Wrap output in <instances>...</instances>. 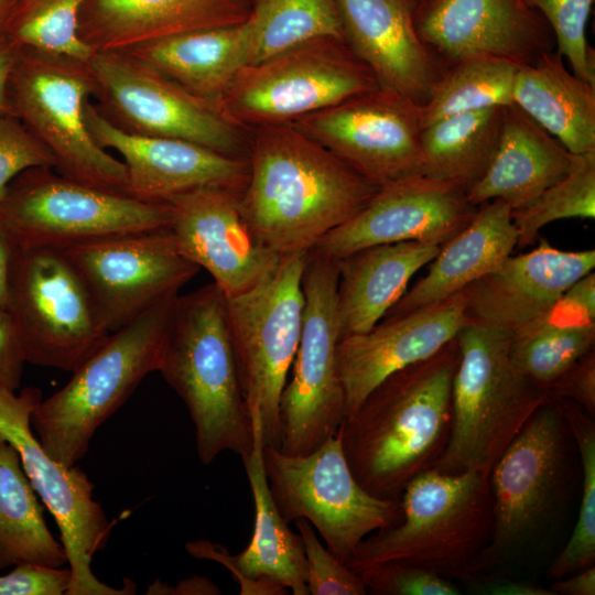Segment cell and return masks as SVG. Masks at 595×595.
<instances>
[{
    "label": "cell",
    "instance_id": "cell-1",
    "mask_svg": "<svg viewBox=\"0 0 595 595\" xmlns=\"http://www.w3.org/2000/svg\"><path fill=\"white\" fill-rule=\"evenodd\" d=\"M248 163L240 213L281 259L310 252L379 188L292 123L257 128Z\"/></svg>",
    "mask_w": 595,
    "mask_h": 595
},
{
    "label": "cell",
    "instance_id": "cell-2",
    "mask_svg": "<svg viewBox=\"0 0 595 595\" xmlns=\"http://www.w3.org/2000/svg\"><path fill=\"white\" fill-rule=\"evenodd\" d=\"M458 360L455 337L433 356L390 374L342 422L350 470L371 495L400 499L410 480L434 468L451 434Z\"/></svg>",
    "mask_w": 595,
    "mask_h": 595
},
{
    "label": "cell",
    "instance_id": "cell-3",
    "mask_svg": "<svg viewBox=\"0 0 595 595\" xmlns=\"http://www.w3.org/2000/svg\"><path fill=\"white\" fill-rule=\"evenodd\" d=\"M158 371L184 402L199 461L251 452L253 432L228 326L225 295L214 283L180 295Z\"/></svg>",
    "mask_w": 595,
    "mask_h": 595
},
{
    "label": "cell",
    "instance_id": "cell-4",
    "mask_svg": "<svg viewBox=\"0 0 595 595\" xmlns=\"http://www.w3.org/2000/svg\"><path fill=\"white\" fill-rule=\"evenodd\" d=\"M488 475L432 468L405 486L401 519L365 538L347 565L358 570L388 561L419 564L444 577L472 575L493 527Z\"/></svg>",
    "mask_w": 595,
    "mask_h": 595
},
{
    "label": "cell",
    "instance_id": "cell-5",
    "mask_svg": "<svg viewBox=\"0 0 595 595\" xmlns=\"http://www.w3.org/2000/svg\"><path fill=\"white\" fill-rule=\"evenodd\" d=\"M512 334L468 320L456 335L452 428L434 466L440 473L489 474L530 416L550 399L510 358Z\"/></svg>",
    "mask_w": 595,
    "mask_h": 595
},
{
    "label": "cell",
    "instance_id": "cell-6",
    "mask_svg": "<svg viewBox=\"0 0 595 595\" xmlns=\"http://www.w3.org/2000/svg\"><path fill=\"white\" fill-rule=\"evenodd\" d=\"M178 294L169 296L110 333L72 372L69 381L33 409L30 421L45 452L74 466L97 429L158 371Z\"/></svg>",
    "mask_w": 595,
    "mask_h": 595
},
{
    "label": "cell",
    "instance_id": "cell-7",
    "mask_svg": "<svg viewBox=\"0 0 595 595\" xmlns=\"http://www.w3.org/2000/svg\"><path fill=\"white\" fill-rule=\"evenodd\" d=\"M569 435L559 402L550 397L491 467V534L472 575L502 566L545 533L565 497Z\"/></svg>",
    "mask_w": 595,
    "mask_h": 595
},
{
    "label": "cell",
    "instance_id": "cell-8",
    "mask_svg": "<svg viewBox=\"0 0 595 595\" xmlns=\"http://www.w3.org/2000/svg\"><path fill=\"white\" fill-rule=\"evenodd\" d=\"M96 85L88 61L19 48L9 96L13 115L48 150L58 174L126 193L123 162L91 136L86 105Z\"/></svg>",
    "mask_w": 595,
    "mask_h": 595
},
{
    "label": "cell",
    "instance_id": "cell-9",
    "mask_svg": "<svg viewBox=\"0 0 595 595\" xmlns=\"http://www.w3.org/2000/svg\"><path fill=\"white\" fill-rule=\"evenodd\" d=\"M0 221L17 248L65 249L123 234L169 228L172 207L29 169L10 184Z\"/></svg>",
    "mask_w": 595,
    "mask_h": 595
},
{
    "label": "cell",
    "instance_id": "cell-10",
    "mask_svg": "<svg viewBox=\"0 0 595 595\" xmlns=\"http://www.w3.org/2000/svg\"><path fill=\"white\" fill-rule=\"evenodd\" d=\"M377 87L344 40L316 37L242 67L218 108L239 128L285 125Z\"/></svg>",
    "mask_w": 595,
    "mask_h": 595
},
{
    "label": "cell",
    "instance_id": "cell-11",
    "mask_svg": "<svg viewBox=\"0 0 595 595\" xmlns=\"http://www.w3.org/2000/svg\"><path fill=\"white\" fill-rule=\"evenodd\" d=\"M263 463L282 518L288 523L307 520L346 565L365 538L401 519L400 499L374 496L357 482L338 431L305 455H289L277 446L263 445Z\"/></svg>",
    "mask_w": 595,
    "mask_h": 595
},
{
    "label": "cell",
    "instance_id": "cell-12",
    "mask_svg": "<svg viewBox=\"0 0 595 595\" xmlns=\"http://www.w3.org/2000/svg\"><path fill=\"white\" fill-rule=\"evenodd\" d=\"M337 286L338 260L307 252L301 337L279 407L278 448L289 455L316 450L337 433L345 419L336 364L340 340Z\"/></svg>",
    "mask_w": 595,
    "mask_h": 595
},
{
    "label": "cell",
    "instance_id": "cell-13",
    "mask_svg": "<svg viewBox=\"0 0 595 595\" xmlns=\"http://www.w3.org/2000/svg\"><path fill=\"white\" fill-rule=\"evenodd\" d=\"M307 253L281 260L252 289L225 296L226 313L244 397L260 418L264 445L279 444V407L300 343Z\"/></svg>",
    "mask_w": 595,
    "mask_h": 595
},
{
    "label": "cell",
    "instance_id": "cell-14",
    "mask_svg": "<svg viewBox=\"0 0 595 595\" xmlns=\"http://www.w3.org/2000/svg\"><path fill=\"white\" fill-rule=\"evenodd\" d=\"M8 311L25 361L76 369L110 334L77 270L62 250L17 248Z\"/></svg>",
    "mask_w": 595,
    "mask_h": 595
},
{
    "label": "cell",
    "instance_id": "cell-15",
    "mask_svg": "<svg viewBox=\"0 0 595 595\" xmlns=\"http://www.w3.org/2000/svg\"><path fill=\"white\" fill-rule=\"evenodd\" d=\"M41 400L39 388L26 387L15 393L0 386V437L19 453L33 489L60 529L73 575L66 595L134 594L132 581L116 588L99 581L91 570L93 558L106 547L112 524L94 499V484L86 473L53 459L33 433L30 416Z\"/></svg>",
    "mask_w": 595,
    "mask_h": 595
},
{
    "label": "cell",
    "instance_id": "cell-16",
    "mask_svg": "<svg viewBox=\"0 0 595 595\" xmlns=\"http://www.w3.org/2000/svg\"><path fill=\"white\" fill-rule=\"evenodd\" d=\"M88 65L96 85L94 104L119 129L181 139L242 158L239 127L217 106L192 95L140 58L126 51L94 52Z\"/></svg>",
    "mask_w": 595,
    "mask_h": 595
},
{
    "label": "cell",
    "instance_id": "cell-17",
    "mask_svg": "<svg viewBox=\"0 0 595 595\" xmlns=\"http://www.w3.org/2000/svg\"><path fill=\"white\" fill-rule=\"evenodd\" d=\"M371 184L424 175L421 105L377 87L293 122Z\"/></svg>",
    "mask_w": 595,
    "mask_h": 595
},
{
    "label": "cell",
    "instance_id": "cell-18",
    "mask_svg": "<svg viewBox=\"0 0 595 595\" xmlns=\"http://www.w3.org/2000/svg\"><path fill=\"white\" fill-rule=\"evenodd\" d=\"M83 279L109 333L175 294L201 268L169 228L100 238L62 249Z\"/></svg>",
    "mask_w": 595,
    "mask_h": 595
},
{
    "label": "cell",
    "instance_id": "cell-19",
    "mask_svg": "<svg viewBox=\"0 0 595 595\" xmlns=\"http://www.w3.org/2000/svg\"><path fill=\"white\" fill-rule=\"evenodd\" d=\"M478 207L455 185L413 175L379 187L359 213L312 250L339 260L381 244L420 241L442 247L468 225Z\"/></svg>",
    "mask_w": 595,
    "mask_h": 595
},
{
    "label": "cell",
    "instance_id": "cell-20",
    "mask_svg": "<svg viewBox=\"0 0 595 595\" xmlns=\"http://www.w3.org/2000/svg\"><path fill=\"white\" fill-rule=\"evenodd\" d=\"M241 191L205 186L172 197L170 230L180 252L205 269L225 296L270 277L281 258L263 247L239 209Z\"/></svg>",
    "mask_w": 595,
    "mask_h": 595
},
{
    "label": "cell",
    "instance_id": "cell-21",
    "mask_svg": "<svg viewBox=\"0 0 595 595\" xmlns=\"http://www.w3.org/2000/svg\"><path fill=\"white\" fill-rule=\"evenodd\" d=\"M414 24L443 62L490 55L531 64L555 45L543 17L524 0H418Z\"/></svg>",
    "mask_w": 595,
    "mask_h": 595
},
{
    "label": "cell",
    "instance_id": "cell-22",
    "mask_svg": "<svg viewBox=\"0 0 595 595\" xmlns=\"http://www.w3.org/2000/svg\"><path fill=\"white\" fill-rule=\"evenodd\" d=\"M93 138L121 158L127 171L126 193L149 202L205 186L242 191L249 174L248 159L229 156L199 144L173 138L123 131L107 120L93 100L85 109Z\"/></svg>",
    "mask_w": 595,
    "mask_h": 595
},
{
    "label": "cell",
    "instance_id": "cell-23",
    "mask_svg": "<svg viewBox=\"0 0 595 595\" xmlns=\"http://www.w3.org/2000/svg\"><path fill=\"white\" fill-rule=\"evenodd\" d=\"M253 444L241 457L255 505V524L247 548L231 555L223 545L208 540L185 544L195 559L212 560L227 567L240 585V595H310L306 559L299 533L289 528L271 496L263 463L261 421L250 411Z\"/></svg>",
    "mask_w": 595,
    "mask_h": 595
},
{
    "label": "cell",
    "instance_id": "cell-24",
    "mask_svg": "<svg viewBox=\"0 0 595 595\" xmlns=\"http://www.w3.org/2000/svg\"><path fill=\"white\" fill-rule=\"evenodd\" d=\"M468 321L462 292L415 311L383 317L370 331L343 337L336 350L345 418L390 374L424 360Z\"/></svg>",
    "mask_w": 595,
    "mask_h": 595
},
{
    "label": "cell",
    "instance_id": "cell-25",
    "mask_svg": "<svg viewBox=\"0 0 595 595\" xmlns=\"http://www.w3.org/2000/svg\"><path fill=\"white\" fill-rule=\"evenodd\" d=\"M594 268V249L561 250L542 239L539 247L510 255L462 291L467 317L513 334L547 315Z\"/></svg>",
    "mask_w": 595,
    "mask_h": 595
},
{
    "label": "cell",
    "instance_id": "cell-26",
    "mask_svg": "<svg viewBox=\"0 0 595 595\" xmlns=\"http://www.w3.org/2000/svg\"><path fill=\"white\" fill-rule=\"evenodd\" d=\"M344 41L378 86L423 105L446 66L419 36L418 0H336Z\"/></svg>",
    "mask_w": 595,
    "mask_h": 595
},
{
    "label": "cell",
    "instance_id": "cell-27",
    "mask_svg": "<svg viewBox=\"0 0 595 595\" xmlns=\"http://www.w3.org/2000/svg\"><path fill=\"white\" fill-rule=\"evenodd\" d=\"M249 0H87L79 33L94 52L127 51L194 30L244 22Z\"/></svg>",
    "mask_w": 595,
    "mask_h": 595
},
{
    "label": "cell",
    "instance_id": "cell-28",
    "mask_svg": "<svg viewBox=\"0 0 595 595\" xmlns=\"http://www.w3.org/2000/svg\"><path fill=\"white\" fill-rule=\"evenodd\" d=\"M573 162V153L516 105H510L504 108L494 158L466 196L475 206L501 199L511 210L520 209L563 178Z\"/></svg>",
    "mask_w": 595,
    "mask_h": 595
},
{
    "label": "cell",
    "instance_id": "cell-29",
    "mask_svg": "<svg viewBox=\"0 0 595 595\" xmlns=\"http://www.w3.org/2000/svg\"><path fill=\"white\" fill-rule=\"evenodd\" d=\"M511 212L501 199L479 205L468 225L441 247L429 272L405 291L385 317L446 300L497 268L517 246Z\"/></svg>",
    "mask_w": 595,
    "mask_h": 595
},
{
    "label": "cell",
    "instance_id": "cell-30",
    "mask_svg": "<svg viewBox=\"0 0 595 595\" xmlns=\"http://www.w3.org/2000/svg\"><path fill=\"white\" fill-rule=\"evenodd\" d=\"M441 246L399 241L359 249L338 260L340 339L370 331L405 293L411 278Z\"/></svg>",
    "mask_w": 595,
    "mask_h": 595
},
{
    "label": "cell",
    "instance_id": "cell-31",
    "mask_svg": "<svg viewBox=\"0 0 595 595\" xmlns=\"http://www.w3.org/2000/svg\"><path fill=\"white\" fill-rule=\"evenodd\" d=\"M246 20L167 36L126 52L192 95L218 107L237 73L250 63V35Z\"/></svg>",
    "mask_w": 595,
    "mask_h": 595
},
{
    "label": "cell",
    "instance_id": "cell-32",
    "mask_svg": "<svg viewBox=\"0 0 595 595\" xmlns=\"http://www.w3.org/2000/svg\"><path fill=\"white\" fill-rule=\"evenodd\" d=\"M512 101L573 154L595 151V86L548 51L517 69Z\"/></svg>",
    "mask_w": 595,
    "mask_h": 595
},
{
    "label": "cell",
    "instance_id": "cell-33",
    "mask_svg": "<svg viewBox=\"0 0 595 595\" xmlns=\"http://www.w3.org/2000/svg\"><path fill=\"white\" fill-rule=\"evenodd\" d=\"M594 343L595 285L582 279L547 315L512 334L509 353L522 375L549 391Z\"/></svg>",
    "mask_w": 595,
    "mask_h": 595
},
{
    "label": "cell",
    "instance_id": "cell-34",
    "mask_svg": "<svg viewBox=\"0 0 595 595\" xmlns=\"http://www.w3.org/2000/svg\"><path fill=\"white\" fill-rule=\"evenodd\" d=\"M505 107L457 113L425 126L421 133L424 175L467 192L496 152Z\"/></svg>",
    "mask_w": 595,
    "mask_h": 595
},
{
    "label": "cell",
    "instance_id": "cell-35",
    "mask_svg": "<svg viewBox=\"0 0 595 595\" xmlns=\"http://www.w3.org/2000/svg\"><path fill=\"white\" fill-rule=\"evenodd\" d=\"M23 562L62 567L67 559L45 523L19 453L0 437V570Z\"/></svg>",
    "mask_w": 595,
    "mask_h": 595
},
{
    "label": "cell",
    "instance_id": "cell-36",
    "mask_svg": "<svg viewBox=\"0 0 595 595\" xmlns=\"http://www.w3.org/2000/svg\"><path fill=\"white\" fill-rule=\"evenodd\" d=\"M518 67L511 61L490 55H473L451 63L421 105L423 128L444 117L513 105Z\"/></svg>",
    "mask_w": 595,
    "mask_h": 595
},
{
    "label": "cell",
    "instance_id": "cell-37",
    "mask_svg": "<svg viewBox=\"0 0 595 595\" xmlns=\"http://www.w3.org/2000/svg\"><path fill=\"white\" fill-rule=\"evenodd\" d=\"M246 22L249 65L316 37L344 40L336 0H251Z\"/></svg>",
    "mask_w": 595,
    "mask_h": 595
},
{
    "label": "cell",
    "instance_id": "cell-38",
    "mask_svg": "<svg viewBox=\"0 0 595 595\" xmlns=\"http://www.w3.org/2000/svg\"><path fill=\"white\" fill-rule=\"evenodd\" d=\"M558 400L578 452L582 467V498L572 534L550 564L548 580H559L594 565L595 561V423L592 414L571 400Z\"/></svg>",
    "mask_w": 595,
    "mask_h": 595
},
{
    "label": "cell",
    "instance_id": "cell-39",
    "mask_svg": "<svg viewBox=\"0 0 595 595\" xmlns=\"http://www.w3.org/2000/svg\"><path fill=\"white\" fill-rule=\"evenodd\" d=\"M87 0H19L6 37L19 48L87 62L94 51L79 33Z\"/></svg>",
    "mask_w": 595,
    "mask_h": 595
},
{
    "label": "cell",
    "instance_id": "cell-40",
    "mask_svg": "<svg viewBox=\"0 0 595 595\" xmlns=\"http://www.w3.org/2000/svg\"><path fill=\"white\" fill-rule=\"evenodd\" d=\"M517 249L538 240L548 224L566 218L595 217V151L574 154L570 172L529 205L511 212Z\"/></svg>",
    "mask_w": 595,
    "mask_h": 595
},
{
    "label": "cell",
    "instance_id": "cell-41",
    "mask_svg": "<svg viewBox=\"0 0 595 595\" xmlns=\"http://www.w3.org/2000/svg\"><path fill=\"white\" fill-rule=\"evenodd\" d=\"M547 21L556 52L574 75L595 86V55L586 40V24L594 0H524Z\"/></svg>",
    "mask_w": 595,
    "mask_h": 595
},
{
    "label": "cell",
    "instance_id": "cell-42",
    "mask_svg": "<svg viewBox=\"0 0 595 595\" xmlns=\"http://www.w3.org/2000/svg\"><path fill=\"white\" fill-rule=\"evenodd\" d=\"M356 571L366 589L379 595H458L459 588L447 577L419 564L388 561Z\"/></svg>",
    "mask_w": 595,
    "mask_h": 595
},
{
    "label": "cell",
    "instance_id": "cell-43",
    "mask_svg": "<svg viewBox=\"0 0 595 595\" xmlns=\"http://www.w3.org/2000/svg\"><path fill=\"white\" fill-rule=\"evenodd\" d=\"M306 559V585L310 595H365L359 574L339 561L316 537L305 519L296 520Z\"/></svg>",
    "mask_w": 595,
    "mask_h": 595
},
{
    "label": "cell",
    "instance_id": "cell-44",
    "mask_svg": "<svg viewBox=\"0 0 595 595\" xmlns=\"http://www.w3.org/2000/svg\"><path fill=\"white\" fill-rule=\"evenodd\" d=\"M54 167L48 150L14 116H0V208L11 182L22 172Z\"/></svg>",
    "mask_w": 595,
    "mask_h": 595
},
{
    "label": "cell",
    "instance_id": "cell-45",
    "mask_svg": "<svg viewBox=\"0 0 595 595\" xmlns=\"http://www.w3.org/2000/svg\"><path fill=\"white\" fill-rule=\"evenodd\" d=\"M72 571L37 563L23 562L0 575V595H62L72 584Z\"/></svg>",
    "mask_w": 595,
    "mask_h": 595
},
{
    "label": "cell",
    "instance_id": "cell-46",
    "mask_svg": "<svg viewBox=\"0 0 595 595\" xmlns=\"http://www.w3.org/2000/svg\"><path fill=\"white\" fill-rule=\"evenodd\" d=\"M551 398L567 399L587 413L595 414V353L577 360L549 389Z\"/></svg>",
    "mask_w": 595,
    "mask_h": 595
},
{
    "label": "cell",
    "instance_id": "cell-47",
    "mask_svg": "<svg viewBox=\"0 0 595 595\" xmlns=\"http://www.w3.org/2000/svg\"><path fill=\"white\" fill-rule=\"evenodd\" d=\"M24 364L23 347L12 316L8 309L0 307V386L18 390Z\"/></svg>",
    "mask_w": 595,
    "mask_h": 595
},
{
    "label": "cell",
    "instance_id": "cell-48",
    "mask_svg": "<svg viewBox=\"0 0 595 595\" xmlns=\"http://www.w3.org/2000/svg\"><path fill=\"white\" fill-rule=\"evenodd\" d=\"M469 576L470 588L476 594L485 595H553L549 588L541 587L527 581L505 577L499 575L478 574Z\"/></svg>",
    "mask_w": 595,
    "mask_h": 595
},
{
    "label": "cell",
    "instance_id": "cell-49",
    "mask_svg": "<svg viewBox=\"0 0 595 595\" xmlns=\"http://www.w3.org/2000/svg\"><path fill=\"white\" fill-rule=\"evenodd\" d=\"M145 593L154 595H217L220 594V589L210 580L193 575L180 581L175 586L156 580L149 585Z\"/></svg>",
    "mask_w": 595,
    "mask_h": 595
},
{
    "label": "cell",
    "instance_id": "cell-50",
    "mask_svg": "<svg viewBox=\"0 0 595 595\" xmlns=\"http://www.w3.org/2000/svg\"><path fill=\"white\" fill-rule=\"evenodd\" d=\"M18 51L19 47L8 37L0 39V116H14L10 102L9 84Z\"/></svg>",
    "mask_w": 595,
    "mask_h": 595
},
{
    "label": "cell",
    "instance_id": "cell-51",
    "mask_svg": "<svg viewBox=\"0 0 595 595\" xmlns=\"http://www.w3.org/2000/svg\"><path fill=\"white\" fill-rule=\"evenodd\" d=\"M575 574L571 573L555 580L549 589L553 595H594L595 594V566L582 569Z\"/></svg>",
    "mask_w": 595,
    "mask_h": 595
},
{
    "label": "cell",
    "instance_id": "cell-52",
    "mask_svg": "<svg viewBox=\"0 0 595 595\" xmlns=\"http://www.w3.org/2000/svg\"><path fill=\"white\" fill-rule=\"evenodd\" d=\"M17 247L0 221V307L8 309L9 285Z\"/></svg>",
    "mask_w": 595,
    "mask_h": 595
},
{
    "label": "cell",
    "instance_id": "cell-53",
    "mask_svg": "<svg viewBox=\"0 0 595 595\" xmlns=\"http://www.w3.org/2000/svg\"><path fill=\"white\" fill-rule=\"evenodd\" d=\"M19 0H0V39L6 35L10 19Z\"/></svg>",
    "mask_w": 595,
    "mask_h": 595
}]
</instances>
